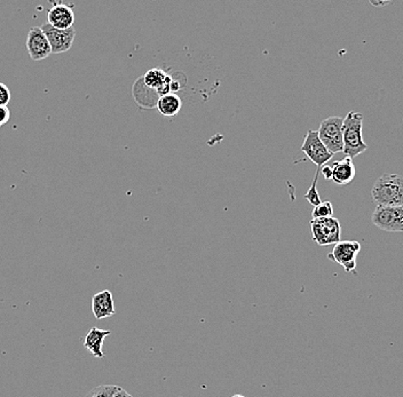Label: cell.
Instances as JSON below:
<instances>
[{"mask_svg":"<svg viewBox=\"0 0 403 397\" xmlns=\"http://www.w3.org/2000/svg\"><path fill=\"white\" fill-rule=\"evenodd\" d=\"M110 334H112L110 331L101 330V329H99L96 327H92L87 336L85 337V349L88 350L94 357L103 358L105 354H103V350H102V346H103L105 338L110 336Z\"/></svg>","mask_w":403,"mask_h":397,"instance_id":"cell-14","label":"cell"},{"mask_svg":"<svg viewBox=\"0 0 403 397\" xmlns=\"http://www.w3.org/2000/svg\"><path fill=\"white\" fill-rule=\"evenodd\" d=\"M363 114L360 112H349L342 121V140L346 157L355 159L368 149L363 140Z\"/></svg>","mask_w":403,"mask_h":397,"instance_id":"cell-2","label":"cell"},{"mask_svg":"<svg viewBox=\"0 0 403 397\" xmlns=\"http://www.w3.org/2000/svg\"><path fill=\"white\" fill-rule=\"evenodd\" d=\"M119 386L116 385H100L88 391L86 397H112L116 391H118Z\"/></svg>","mask_w":403,"mask_h":397,"instance_id":"cell-16","label":"cell"},{"mask_svg":"<svg viewBox=\"0 0 403 397\" xmlns=\"http://www.w3.org/2000/svg\"><path fill=\"white\" fill-rule=\"evenodd\" d=\"M112 397H133L132 395L129 394L125 389H123L122 387L119 388L118 391H116L115 394Z\"/></svg>","mask_w":403,"mask_h":397,"instance_id":"cell-22","label":"cell"},{"mask_svg":"<svg viewBox=\"0 0 403 397\" xmlns=\"http://www.w3.org/2000/svg\"><path fill=\"white\" fill-rule=\"evenodd\" d=\"M371 198L377 206H403L402 175L385 173L377 179Z\"/></svg>","mask_w":403,"mask_h":397,"instance_id":"cell-1","label":"cell"},{"mask_svg":"<svg viewBox=\"0 0 403 397\" xmlns=\"http://www.w3.org/2000/svg\"><path fill=\"white\" fill-rule=\"evenodd\" d=\"M302 152L305 154L307 159H311L318 166V169L324 166L333 157L331 152L325 148V145L320 140L318 131H312V130H309L306 133L304 143L302 145Z\"/></svg>","mask_w":403,"mask_h":397,"instance_id":"cell-7","label":"cell"},{"mask_svg":"<svg viewBox=\"0 0 403 397\" xmlns=\"http://www.w3.org/2000/svg\"><path fill=\"white\" fill-rule=\"evenodd\" d=\"M370 3H371V5H373V6H377V7H382V6H386V5H389V1H376V0H371V1H370Z\"/></svg>","mask_w":403,"mask_h":397,"instance_id":"cell-23","label":"cell"},{"mask_svg":"<svg viewBox=\"0 0 403 397\" xmlns=\"http://www.w3.org/2000/svg\"><path fill=\"white\" fill-rule=\"evenodd\" d=\"M332 181L335 185H349L355 178V166L353 164V159L349 157H344L340 161L332 164Z\"/></svg>","mask_w":403,"mask_h":397,"instance_id":"cell-13","label":"cell"},{"mask_svg":"<svg viewBox=\"0 0 403 397\" xmlns=\"http://www.w3.org/2000/svg\"><path fill=\"white\" fill-rule=\"evenodd\" d=\"M313 241L320 246L335 245L342 241V226L333 216L311 221Z\"/></svg>","mask_w":403,"mask_h":397,"instance_id":"cell-3","label":"cell"},{"mask_svg":"<svg viewBox=\"0 0 403 397\" xmlns=\"http://www.w3.org/2000/svg\"><path fill=\"white\" fill-rule=\"evenodd\" d=\"M10 117V109L7 108V107H0V128L6 124V123H8Z\"/></svg>","mask_w":403,"mask_h":397,"instance_id":"cell-20","label":"cell"},{"mask_svg":"<svg viewBox=\"0 0 403 397\" xmlns=\"http://www.w3.org/2000/svg\"><path fill=\"white\" fill-rule=\"evenodd\" d=\"M141 81L146 88L156 92L160 98L163 95L171 93L172 77L166 74L165 71L162 70V69L154 68L141 78Z\"/></svg>","mask_w":403,"mask_h":397,"instance_id":"cell-11","label":"cell"},{"mask_svg":"<svg viewBox=\"0 0 403 397\" xmlns=\"http://www.w3.org/2000/svg\"><path fill=\"white\" fill-rule=\"evenodd\" d=\"M361 251V244L358 241H340L335 244L328 258L338 263L346 273H355L356 256Z\"/></svg>","mask_w":403,"mask_h":397,"instance_id":"cell-6","label":"cell"},{"mask_svg":"<svg viewBox=\"0 0 403 397\" xmlns=\"http://www.w3.org/2000/svg\"><path fill=\"white\" fill-rule=\"evenodd\" d=\"M342 121H344V118L333 116V117L327 118L320 124L319 131H318L320 140L332 155L342 152L344 150Z\"/></svg>","mask_w":403,"mask_h":397,"instance_id":"cell-4","label":"cell"},{"mask_svg":"<svg viewBox=\"0 0 403 397\" xmlns=\"http://www.w3.org/2000/svg\"><path fill=\"white\" fill-rule=\"evenodd\" d=\"M371 220L384 232H403V206H377Z\"/></svg>","mask_w":403,"mask_h":397,"instance_id":"cell-5","label":"cell"},{"mask_svg":"<svg viewBox=\"0 0 403 397\" xmlns=\"http://www.w3.org/2000/svg\"><path fill=\"white\" fill-rule=\"evenodd\" d=\"M231 397H245V396H243V395H241V394H236V395H234V396H231Z\"/></svg>","mask_w":403,"mask_h":397,"instance_id":"cell-24","label":"cell"},{"mask_svg":"<svg viewBox=\"0 0 403 397\" xmlns=\"http://www.w3.org/2000/svg\"><path fill=\"white\" fill-rule=\"evenodd\" d=\"M157 110L165 117H174L183 108V101L176 93L163 95L156 103Z\"/></svg>","mask_w":403,"mask_h":397,"instance_id":"cell-15","label":"cell"},{"mask_svg":"<svg viewBox=\"0 0 403 397\" xmlns=\"http://www.w3.org/2000/svg\"><path fill=\"white\" fill-rule=\"evenodd\" d=\"M10 99H12V95H10V88L3 83H0V107H7Z\"/></svg>","mask_w":403,"mask_h":397,"instance_id":"cell-19","label":"cell"},{"mask_svg":"<svg viewBox=\"0 0 403 397\" xmlns=\"http://www.w3.org/2000/svg\"><path fill=\"white\" fill-rule=\"evenodd\" d=\"M41 29L48 38L52 53L61 54V53L68 52L72 48L76 38L75 28L72 27L67 30H60V29L52 27L48 23H44L41 26Z\"/></svg>","mask_w":403,"mask_h":397,"instance_id":"cell-8","label":"cell"},{"mask_svg":"<svg viewBox=\"0 0 403 397\" xmlns=\"http://www.w3.org/2000/svg\"><path fill=\"white\" fill-rule=\"evenodd\" d=\"M321 173H322L323 176H324L327 180H331L332 178V167L331 166L324 165L322 166V170H321Z\"/></svg>","mask_w":403,"mask_h":397,"instance_id":"cell-21","label":"cell"},{"mask_svg":"<svg viewBox=\"0 0 403 397\" xmlns=\"http://www.w3.org/2000/svg\"><path fill=\"white\" fill-rule=\"evenodd\" d=\"M312 216L313 219H325V218L333 216V206L331 202L327 201L316 206L313 210Z\"/></svg>","mask_w":403,"mask_h":397,"instance_id":"cell-17","label":"cell"},{"mask_svg":"<svg viewBox=\"0 0 403 397\" xmlns=\"http://www.w3.org/2000/svg\"><path fill=\"white\" fill-rule=\"evenodd\" d=\"M48 23L60 30L70 29L75 23L74 7L65 3H56L48 10Z\"/></svg>","mask_w":403,"mask_h":397,"instance_id":"cell-10","label":"cell"},{"mask_svg":"<svg viewBox=\"0 0 403 397\" xmlns=\"http://www.w3.org/2000/svg\"><path fill=\"white\" fill-rule=\"evenodd\" d=\"M319 175H320V169H318L316 171V178L313 180L312 185H311V188L307 190V192L305 194V198L309 201V204H312L314 207L316 206L319 205L322 203L321 198H320L319 192H318V180H319Z\"/></svg>","mask_w":403,"mask_h":397,"instance_id":"cell-18","label":"cell"},{"mask_svg":"<svg viewBox=\"0 0 403 397\" xmlns=\"http://www.w3.org/2000/svg\"><path fill=\"white\" fill-rule=\"evenodd\" d=\"M92 312L96 320H103L115 315L112 293L109 289L96 293L92 298Z\"/></svg>","mask_w":403,"mask_h":397,"instance_id":"cell-12","label":"cell"},{"mask_svg":"<svg viewBox=\"0 0 403 397\" xmlns=\"http://www.w3.org/2000/svg\"><path fill=\"white\" fill-rule=\"evenodd\" d=\"M27 51L31 60L41 61L52 54L51 46L41 27L31 28L27 37Z\"/></svg>","mask_w":403,"mask_h":397,"instance_id":"cell-9","label":"cell"}]
</instances>
